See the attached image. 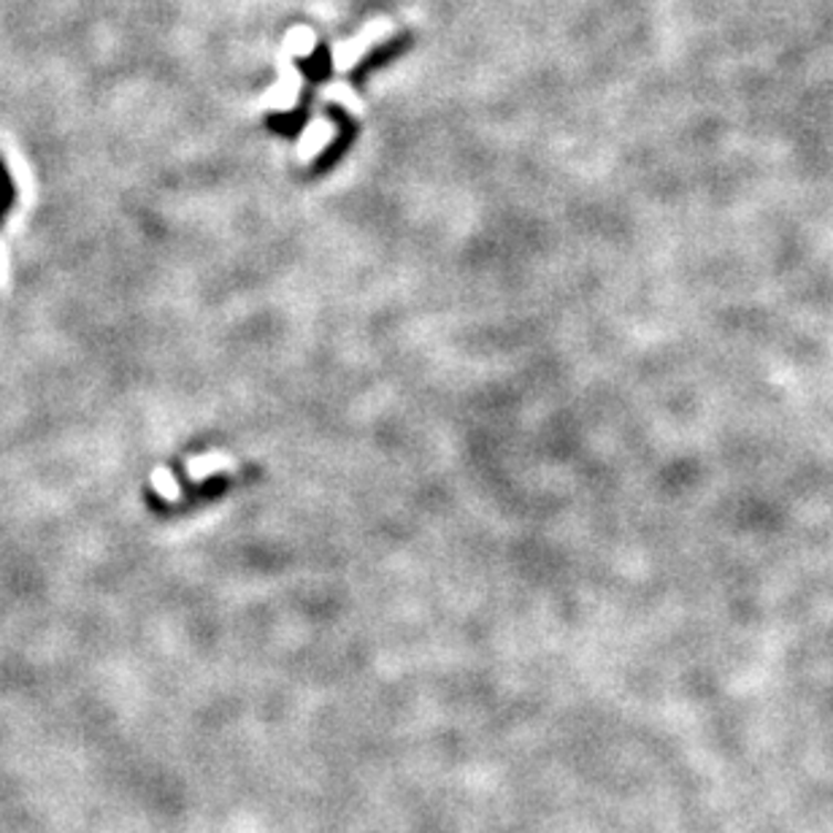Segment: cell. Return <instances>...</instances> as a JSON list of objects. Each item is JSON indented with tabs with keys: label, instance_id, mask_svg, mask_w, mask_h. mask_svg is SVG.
Instances as JSON below:
<instances>
[{
	"label": "cell",
	"instance_id": "6da1fadb",
	"mask_svg": "<svg viewBox=\"0 0 833 833\" xmlns=\"http://www.w3.org/2000/svg\"><path fill=\"white\" fill-rule=\"evenodd\" d=\"M298 69L303 71L306 82L314 87V84H320L322 79L331 76V71H333L331 54H327L325 46H320V50L314 52L312 58H298Z\"/></svg>",
	"mask_w": 833,
	"mask_h": 833
},
{
	"label": "cell",
	"instance_id": "7a4b0ae2",
	"mask_svg": "<svg viewBox=\"0 0 833 833\" xmlns=\"http://www.w3.org/2000/svg\"><path fill=\"white\" fill-rule=\"evenodd\" d=\"M398 52H400V46H398V41H395V44L385 46V50H379V52L368 54V58L363 60L361 69H357V74H352V82H363V76H366L368 71L374 69V65H382V63H385V60H391L393 54H398Z\"/></svg>",
	"mask_w": 833,
	"mask_h": 833
}]
</instances>
